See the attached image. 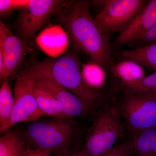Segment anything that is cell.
I'll list each match as a JSON object with an SVG mask.
<instances>
[{
  "mask_svg": "<svg viewBox=\"0 0 156 156\" xmlns=\"http://www.w3.org/2000/svg\"><path fill=\"white\" fill-rule=\"evenodd\" d=\"M24 135L9 131L0 138V156H20L26 148Z\"/></svg>",
  "mask_w": 156,
  "mask_h": 156,
  "instance_id": "17",
  "label": "cell"
},
{
  "mask_svg": "<svg viewBox=\"0 0 156 156\" xmlns=\"http://www.w3.org/2000/svg\"><path fill=\"white\" fill-rule=\"evenodd\" d=\"M29 2L30 0H1V17H5L9 15L17 10H21Z\"/></svg>",
  "mask_w": 156,
  "mask_h": 156,
  "instance_id": "21",
  "label": "cell"
},
{
  "mask_svg": "<svg viewBox=\"0 0 156 156\" xmlns=\"http://www.w3.org/2000/svg\"><path fill=\"white\" fill-rule=\"evenodd\" d=\"M131 143L133 154L144 156L150 153L156 141V127L149 128L135 134Z\"/></svg>",
  "mask_w": 156,
  "mask_h": 156,
  "instance_id": "18",
  "label": "cell"
},
{
  "mask_svg": "<svg viewBox=\"0 0 156 156\" xmlns=\"http://www.w3.org/2000/svg\"><path fill=\"white\" fill-rule=\"evenodd\" d=\"M14 103V90L9 80L2 81L0 87V131L4 133L9 131L11 114Z\"/></svg>",
  "mask_w": 156,
  "mask_h": 156,
  "instance_id": "16",
  "label": "cell"
},
{
  "mask_svg": "<svg viewBox=\"0 0 156 156\" xmlns=\"http://www.w3.org/2000/svg\"><path fill=\"white\" fill-rule=\"evenodd\" d=\"M112 72L122 82V86L140 80L145 76L143 66L134 61L125 59L112 67Z\"/></svg>",
  "mask_w": 156,
  "mask_h": 156,
  "instance_id": "14",
  "label": "cell"
},
{
  "mask_svg": "<svg viewBox=\"0 0 156 156\" xmlns=\"http://www.w3.org/2000/svg\"><path fill=\"white\" fill-rule=\"evenodd\" d=\"M122 87L126 94L146 95L156 99V71L140 80Z\"/></svg>",
  "mask_w": 156,
  "mask_h": 156,
  "instance_id": "19",
  "label": "cell"
},
{
  "mask_svg": "<svg viewBox=\"0 0 156 156\" xmlns=\"http://www.w3.org/2000/svg\"><path fill=\"white\" fill-rule=\"evenodd\" d=\"M82 75L86 83L94 89L101 87L106 79L103 67L94 61L83 64Z\"/></svg>",
  "mask_w": 156,
  "mask_h": 156,
  "instance_id": "20",
  "label": "cell"
},
{
  "mask_svg": "<svg viewBox=\"0 0 156 156\" xmlns=\"http://www.w3.org/2000/svg\"><path fill=\"white\" fill-rule=\"evenodd\" d=\"M131 141L120 144L102 156H132L133 154Z\"/></svg>",
  "mask_w": 156,
  "mask_h": 156,
  "instance_id": "22",
  "label": "cell"
},
{
  "mask_svg": "<svg viewBox=\"0 0 156 156\" xmlns=\"http://www.w3.org/2000/svg\"><path fill=\"white\" fill-rule=\"evenodd\" d=\"M70 1L30 0L27 5L20 10L17 20L19 37L27 44L31 42L36 38V34L42 27L51 17L60 14Z\"/></svg>",
  "mask_w": 156,
  "mask_h": 156,
  "instance_id": "6",
  "label": "cell"
},
{
  "mask_svg": "<svg viewBox=\"0 0 156 156\" xmlns=\"http://www.w3.org/2000/svg\"></svg>",
  "mask_w": 156,
  "mask_h": 156,
  "instance_id": "28",
  "label": "cell"
},
{
  "mask_svg": "<svg viewBox=\"0 0 156 156\" xmlns=\"http://www.w3.org/2000/svg\"><path fill=\"white\" fill-rule=\"evenodd\" d=\"M34 78L37 86L52 94L60 102L70 119L83 117L91 110L80 98L67 89L45 79Z\"/></svg>",
  "mask_w": 156,
  "mask_h": 156,
  "instance_id": "11",
  "label": "cell"
},
{
  "mask_svg": "<svg viewBox=\"0 0 156 156\" xmlns=\"http://www.w3.org/2000/svg\"><path fill=\"white\" fill-rule=\"evenodd\" d=\"M70 156H90L88 153L85 150L83 149V150L77 153L73 154L71 155Z\"/></svg>",
  "mask_w": 156,
  "mask_h": 156,
  "instance_id": "25",
  "label": "cell"
},
{
  "mask_svg": "<svg viewBox=\"0 0 156 156\" xmlns=\"http://www.w3.org/2000/svg\"><path fill=\"white\" fill-rule=\"evenodd\" d=\"M144 156H156V155L153 154H149L146 155Z\"/></svg>",
  "mask_w": 156,
  "mask_h": 156,
  "instance_id": "27",
  "label": "cell"
},
{
  "mask_svg": "<svg viewBox=\"0 0 156 156\" xmlns=\"http://www.w3.org/2000/svg\"><path fill=\"white\" fill-rule=\"evenodd\" d=\"M156 23V0H151L119 32L115 39V44L121 46L139 41Z\"/></svg>",
  "mask_w": 156,
  "mask_h": 156,
  "instance_id": "10",
  "label": "cell"
},
{
  "mask_svg": "<svg viewBox=\"0 0 156 156\" xmlns=\"http://www.w3.org/2000/svg\"><path fill=\"white\" fill-rule=\"evenodd\" d=\"M101 8L95 17L105 34L119 32L131 22L147 4L144 0H104L98 1Z\"/></svg>",
  "mask_w": 156,
  "mask_h": 156,
  "instance_id": "7",
  "label": "cell"
},
{
  "mask_svg": "<svg viewBox=\"0 0 156 156\" xmlns=\"http://www.w3.org/2000/svg\"><path fill=\"white\" fill-rule=\"evenodd\" d=\"M125 125L115 107L106 106L89 128L83 149L90 156H102L123 136Z\"/></svg>",
  "mask_w": 156,
  "mask_h": 156,
  "instance_id": "4",
  "label": "cell"
},
{
  "mask_svg": "<svg viewBox=\"0 0 156 156\" xmlns=\"http://www.w3.org/2000/svg\"><path fill=\"white\" fill-rule=\"evenodd\" d=\"M142 46L156 42V23L139 41Z\"/></svg>",
  "mask_w": 156,
  "mask_h": 156,
  "instance_id": "24",
  "label": "cell"
},
{
  "mask_svg": "<svg viewBox=\"0 0 156 156\" xmlns=\"http://www.w3.org/2000/svg\"><path fill=\"white\" fill-rule=\"evenodd\" d=\"M58 16L60 25L77 49L102 67L109 64V44L91 15L90 2L70 1Z\"/></svg>",
  "mask_w": 156,
  "mask_h": 156,
  "instance_id": "1",
  "label": "cell"
},
{
  "mask_svg": "<svg viewBox=\"0 0 156 156\" xmlns=\"http://www.w3.org/2000/svg\"><path fill=\"white\" fill-rule=\"evenodd\" d=\"M34 94L39 108L45 115L72 121L66 115L60 102L52 94L37 86L36 83Z\"/></svg>",
  "mask_w": 156,
  "mask_h": 156,
  "instance_id": "13",
  "label": "cell"
},
{
  "mask_svg": "<svg viewBox=\"0 0 156 156\" xmlns=\"http://www.w3.org/2000/svg\"><path fill=\"white\" fill-rule=\"evenodd\" d=\"M114 106L132 136L156 127V99L126 94Z\"/></svg>",
  "mask_w": 156,
  "mask_h": 156,
  "instance_id": "5",
  "label": "cell"
},
{
  "mask_svg": "<svg viewBox=\"0 0 156 156\" xmlns=\"http://www.w3.org/2000/svg\"><path fill=\"white\" fill-rule=\"evenodd\" d=\"M31 50L24 41L13 34L1 20L0 52L2 53L5 63L3 81L14 75Z\"/></svg>",
  "mask_w": 156,
  "mask_h": 156,
  "instance_id": "9",
  "label": "cell"
},
{
  "mask_svg": "<svg viewBox=\"0 0 156 156\" xmlns=\"http://www.w3.org/2000/svg\"><path fill=\"white\" fill-rule=\"evenodd\" d=\"M122 58L134 61L156 71V42L133 49L123 50Z\"/></svg>",
  "mask_w": 156,
  "mask_h": 156,
  "instance_id": "15",
  "label": "cell"
},
{
  "mask_svg": "<svg viewBox=\"0 0 156 156\" xmlns=\"http://www.w3.org/2000/svg\"><path fill=\"white\" fill-rule=\"evenodd\" d=\"M35 40L41 50L51 58L62 56L69 47V37L60 24L46 27L37 35Z\"/></svg>",
  "mask_w": 156,
  "mask_h": 156,
  "instance_id": "12",
  "label": "cell"
},
{
  "mask_svg": "<svg viewBox=\"0 0 156 156\" xmlns=\"http://www.w3.org/2000/svg\"><path fill=\"white\" fill-rule=\"evenodd\" d=\"M35 86L34 78L27 71L16 80L9 130L17 123L38 121L45 116L38 105L34 94Z\"/></svg>",
  "mask_w": 156,
  "mask_h": 156,
  "instance_id": "8",
  "label": "cell"
},
{
  "mask_svg": "<svg viewBox=\"0 0 156 156\" xmlns=\"http://www.w3.org/2000/svg\"><path fill=\"white\" fill-rule=\"evenodd\" d=\"M53 153L52 150L31 148L26 149L20 156H51Z\"/></svg>",
  "mask_w": 156,
  "mask_h": 156,
  "instance_id": "23",
  "label": "cell"
},
{
  "mask_svg": "<svg viewBox=\"0 0 156 156\" xmlns=\"http://www.w3.org/2000/svg\"><path fill=\"white\" fill-rule=\"evenodd\" d=\"M76 133L73 121L54 118L33 123L23 135L33 148L52 150L56 156H66Z\"/></svg>",
  "mask_w": 156,
  "mask_h": 156,
  "instance_id": "3",
  "label": "cell"
},
{
  "mask_svg": "<svg viewBox=\"0 0 156 156\" xmlns=\"http://www.w3.org/2000/svg\"><path fill=\"white\" fill-rule=\"evenodd\" d=\"M150 154H153L156 155V141L155 142L154 144L153 147L151 151Z\"/></svg>",
  "mask_w": 156,
  "mask_h": 156,
  "instance_id": "26",
  "label": "cell"
},
{
  "mask_svg": "<svg viewBox=\"0 0 156 156\" xmlns=\"http://www.w3.org/2000/svg\"><path fill=\"white\" fill-rule=\"evenodd\" d=\"M82 64L75 51H67L57 58L37 62L27 70L34 78H41L72 92L92 109L97 104L98 96L84 81Z\"/></svg>",
  "mask_w": 156,
  "mask_h": 156,
  "instance_id": "2",
  "label": "cell"
}]
</instances>
